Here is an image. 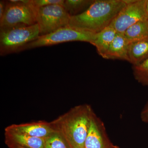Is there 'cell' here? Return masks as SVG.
Here are the masks:
<instances>
[{
	"label": "cell",
	"instance_id": "6da1fadb",
	"mask_svg": "<svg viewBox=\"0 0 148 148\" xmlns=\"http://www.w3.org/2000/svg\"><path fill=\"white\" fill-rule=\"evenodd\" d=\"M94 114L90 105L82 104L75 106L50 123L72 148H83Z\"/></svg>",
	"mask_w": 148,
	"mask_h": 148
},
{
	"label": "cell",
	"instance_id": "7a4b0ae2",
	"mask_svg": "<svg viewBox=\"0 0 148 148\" xmlns=\"http://www.w3.org/2000/svg\"><path fill=\"white\" fill-rule=\"evenodd\" d=\"M126 4L124 0H94L82 13L71 16L69 26L97 34L109 27Z\"/></svg>",
	"mask_w": 148,
	"mask_h": 148
},
{
	"label": "cell",
	"instance_id": "3957f363",
	"mask_svg": "<svg viewBox=\"0 0 148 148\" xmlns=\"http://www.w3.org/2000/svg\"><path fill=\"white\" fill-rule=\"evenodd\" d=\"M40 36L37 23L0 29V52L1 56L18 52Z\"/></svg>",
	"mask_w": 148,
	"mask_h": 148
},
{
	"label": "cell",
	"instance_id": "277c9868",
	"mask_svg": "<svg viewBox=\"0 0 148 148\" xmlns=\"http://www.w3.org/2000/svg\"><path fill=\"white\" fill-rule=\"evenodd\" d=\"M5 11L0 19V29L17 26L34 25L37 23L38 9L32 0H10L6 1Z\"/></svg>",
	"mask_w": 148,
	"mask_h": 148
},
{
	"label": "cell",
	"instance_id": "5b68a950",
	"mask_svg": "<svg viewBox=\"0 0 148 148\" xmlns=\"http://www.w3.org/2000/svg\"><path fill=\"white\" fill-rule=\"evenodd\" d=\"M95 34L85 32L67 26L49 34L40 36L24 47L21 51L42 47L49 46L69 42L81 41L91 43Z\"/></svg>",
	"mask_w": 148,
	"mask_h": 148
},
{
	"label": "cell",
	"instance_id": "8992f818",
	"mask_svg": "<svg viewBox=\"0 0 148 148\" xmlns=\"http://www.w3.org/2000/svg\"><path fill=\"white\" fill-rule=\"evenodd\" d=\"M71 17L61 5H51L38 8L36 21L39 27L40 36L69 26Z\"/></svg>",
	"mask_w": 148,
	"mask_h": 148
},
{
	"label": "cell",
	"instance_id": "52a82bcc",
	"mask_svg": "<svg viewBox=\"0 0 148 148\" xmlns=\"http://www.w3.org/2000/svg\"><path fill=\"white\" fill-rule=\"evenodd\" d=\"M127 4L110 25L116 33L123 34L130 27L147 18L145 0H124Z\"/></svg>",
	"mask_w": 148,
	"mask_h": 148
},
{
	"label": "cell",
	"instance_id": "ba28073f",
	"mask_svg": "<svg viewBox=\"0 0 148 148\" xmlns=\"http://www.w3.org/2000/svg\"><path fill=\"white\" fill-rule=\"evenodd\" d=\"M113 146L108 137L104 123L94 114L83 148H113Z\"/></svg>",
	"mask_w": 148,
	"mask_h": 148
},
{
	"label": "cell",
	"instance_id": "9c48e42d",
	"mask_svg": "<svg viewBox=\"0 0 148 148\" xmlns=\"http://www.w3.org/2000/svg\"><path fill=\"white\" fill-rule=\"evenodd\" d=\"M5 130L42 138H47L55 131L50 122L45 121L11 125Z\"/></svg>",
	"mask_w": 148,
	"mask_h": 148
},
{
	"label": "cell",
	"instance_id": "30bf717a",
	"mask_svg": "<svg viewBox=\"0 0 148 148\" xmlns=\"http://www.w3.org/2000/svg\"><path fill=\"white\" fill-rule=\"evenodd\" d=\"M5 143L14 144L26 148H44L45 138H36L5 130Z\"/></svg>",
	"mask_w": 148,
	"mask_h": 148
},
{
	"label": "cell",
	"instance_id": "8fae6325",
	"mask_svg": "<svg viewBox=\"0 0 148 148\" xmlns=\"http://www.w3.org/2000/svg\"><path fill=\"white\" fill-rule=\"evenodd\" d=\"M129 44L123 34L117 33L106 53L105 59H119L129 62L128 49Z\"/></svg>",
	"mask_w": 148,
	"mask_h": 148
},
{
	"label": "cell",
	"instance_id": "7c38bea8",
	"mask_svg": "<svg viewBox=\"0 0 148 148\" xmlns=\"http://www.w3.org/2000/svg\"><path fill=\"white\" fill-rule=\"evenodd\" d=\"M116 31L109 26L101 32L95 34L91 44L96 47L98 54L105 58L110 45L116 34Z\"/></svg>",
	"mask_w": 148,
	"mask_h": 148
},
{
	"label": "cell",
	"instance_id": "4fadbf2b",
	"mask_svg": "<svg viewBox=\"0 0 148 148\" xmlns=\"http://www.w3.org/2000/svg\"><path fill=\"white\" fill-rule=\"evenodd\" d=\"M129 62L138 66L148 58V38L130 43L128 46Z\"/></svg>",
	"mask_w": 148,
	"mask_h": 148
},
{
	"label": "cell",
	"instance_id": "5bb4252c",
	"mask_svg": "<svg viewBox=\"0 0 148 148\" xmlns=\"http://www.w3.org/2000/svg\"><path fill=\"white\" fill-rule=\"evenodd\" d=\"M129 43L148 38L147 19L138 21L129 27L123 33Z\"/></svg>",
	"mask_w": 148,
	"mask_h": 148
},
{
	"label": "cell",
	"instance_id": "9a60e30c",
	"mask_svg": "<svg viewBox=\"0 0 148 148\" xmlns=\"http://www.w3.org/2000/svg\"><path fill=\"white\" fill-rule=\"evenodd\" d=\"M94 1V0H66L63 6L71 16L82 13Z\"/></svg>",
	"mask_w": 148,
	"mask_h": 148
},
{
	"label": "cell",
	"instance_id": "2e32d148",
	"mask_svg": "<svg viewBox=\"0 0 148 148\" xmlns=\"http://www.w3.org/2000/svg\"><path fill=\"white\" fill-rule=\"evenodd\" d=\"M44 148H72L66 139L55 131L45 138Z\"/></svg>",
	"mask_w": 148,
	"mask_h": 148
},
{
	"label": "cell",
	"instance_id": "e0dca14e",
	"mask_svg": "<svg viewBox=\"0 0 148 148\" xmlns=\"http://www.w3.org/2000/svg\"><path fill=\"white\" fill-rule=\"evenodd\" d=\"M132 70L137 81L143 86H148V58L140 65L133 66Z\"/></svg>",
	"mask_w": 148,
	"mask_h": 148
},
{
	"label": "cell",
	"instance_id": "ac0fdd59",
	"mask_svg": "<svg viewBox=\"0 0 148 148\" xmlns=\"http://www.w3.org/2000/svg\"><path fill=\"white\" fill-rule=\"evenodd\" d=\"M64 2V0H32V3L37 9L51 5H63Z\"/></svg>",
	"mask_w": 148,
	"mask_h": 148
},
{
	"label": "cell",
	"instance_id": "d6986e66",
	"mask_svg": "<svg viewBox=\"0 0 148 148\" xmlns=\"http://www.w3.org/2000/svg\"><path fill=\"white\" fill-rule=\"evenodd\" d=\"M140 118L144 122L148 123V101L141 111Z\"/></svg>",
	"mask_w": 148,
	"mask_h": 148
},
{
	"label": "cell",
	"instance_id": "ffe728a7",
	"mask_svg": "<svg viewBox=\"0 0 148 148\" xmlns=\"http://www.w3.org/2000/svg\"><path fill=\"white\" fill-rule=\"evenodd\" d=\"M6 2L5 1H0V19L2 18L5 11Z\"/></svg>",
	"mask_w": 148,
	"mask_h": 148
},
{
	"label": "cell",
	"instance_id": "44dd1931",
	"mask_svg": "<svg viewBox=\"0 0 148 148\" xmlns=\"http://www.w3.org/2000/svg\"><path fill=\"white\" fill-rule=\"evenodd\" d=\"M10 148H26L18 146V145H15L14 144H6Z\"/></svg>",
	"mask_w": 148,
	"mask_h": 148
},
{
	"label": "cell",
	"instance_id": "7402d4cb",
	"mask_svg": "<svg viewBox=\"0 0 148 148\" xmlns=\"http://www.w3.org/2000/svg\"><path fill=\"white\" fill-rule=\"evenodd\" d=\"M145 10L146 14H147V17L148 16V0H145Z\"/></svg>",
	"mask_w": 148,
	"mask_h": 148
},
{
	"label": "cell",
	"instance_id": "603a6c76",
	"mask_svg": "<svg viewBox=\"0 0 148 148\" xmlns=\"http://www.w3.org/2000/svg\"><path fill=\"white\" fill-rule=\"evenodd\" d=\"M115 146L116 148H119V147H118V146Z\"/></svg>",
	"mask_w": 148,
	"mask_h": 148
},
{
	"label": "cell",
	"instance_id": "cb8c5ba5",
	"mask_svg": "<svg viewBox=\"0 0 148 148\" xmlns=\"http://www.w3.org/2000/svg\"><path fill=\"white\" fill-rule=\"evenodd\" d=\"M113 148H116L115 146L114 145L113 147Z\"/></svg>",
	"mask_w": 148,
	"mask_h": 148
},
{
	"label": "cell",
	"instance_id": "d4e9b609",
	"mask_svg": "<svg viewBox=\"0 0 148 148\" xmlns=\"http://www.w3.org/2000/svg\"><path fill=\"white\" fill-rule=\"evenodd\" d=\"M147 19L148 21V16L147 17Z\"/></svg>",
	"mask_w": 148,
	"mask_h": 148
}]
</instances>
